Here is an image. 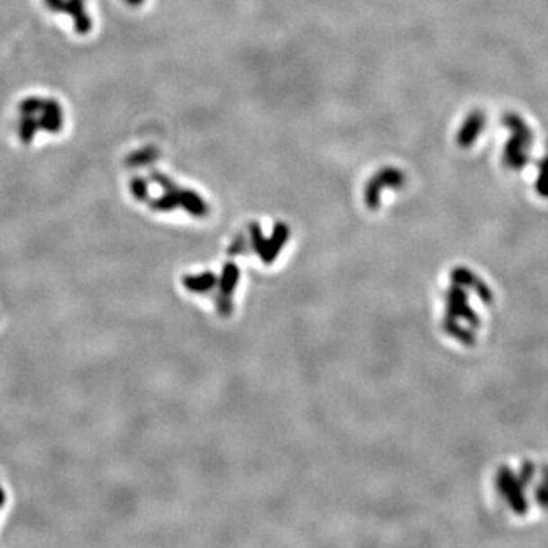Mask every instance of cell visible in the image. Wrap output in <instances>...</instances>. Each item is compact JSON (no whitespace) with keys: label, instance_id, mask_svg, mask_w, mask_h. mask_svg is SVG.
I'll list each match as a JSON object with an SVG mask.
<instances>
[{"label":"cell","instance_id":"cell-1","mask_svg":"<svg viewBox=\"0 0 548 548\" xmlns=\"http://www.w3.org/2000/svg\"><path fill=\"white\" fill-rule=\"evenodd\" d=\"M13 131L20 144L31 145L59 138L67 127V110L52 94H28L15 105Z\"/></svg>","mask_w":548,"mask_h":548},{"label":"cell","instance_id":"cell-2","mask_svg":"<svg viewBox=\"0 0 548 548\" xmlns=\"http://www.w3.org/2000/svg\"><path fill=\"white\" fill-rule=\"evenodd\" d=\"M45 10L57 17L69 20L70 30L76 35H87L94 28L92 0H41Z\"/></svg>","mask_w":548,"mask_h":548},{"label":"cell","instance_id":"cell-3","mask_svg":"<svg viewBox=\"0 0 548 548\" xmlns=\"http://www.w3.org/2000/svg\"><path fill=\"white\" fill-rule=\"evenodd\" d=\"M495 486H497L499 494L503 495L506 503L509 504L510 509L514 510L515 514L519 515V517H524V515L527 514L529 501H527V497H526V492H524L526 488L521 483L518 474H515L509 466H501L497 471Z\"/></svg>","mask_w":548,"mask_h":548},{"label":"cell","instance_id":"cell-4","mask_svg":"<svg viewBox=\"0 0 548 548\" xmlns=\"http://www.w3.org/2000/svg\"><path fill=\"white\" fill-rule=\"evenodd\" d=\"M448 311H450L451 317H460L472 327H480L479 314L470 307L464 288L460 287V285L451 288L448 292Z\"/></svg>","mask_w":548,"mask_h":548},{"label":"cell","instance_id":"cell-5","mask_svg":"<svg viewBox=\"0 0 548 548\" xmlns=\"http://www.w3.org/2000/svg\"><path fill=\"white\" fill-rule=\"evenodd\" d=\"M453 279L460 287L468 288L477 294L480 301L490 305L494 301V292L490 290V285H486L475 273L471 272L468 268L459 267L453 272Z\"/></svg>","mask_w":548,"mask_h":548},{"label":"cell","instance_id":"cell-6","mask_svg":"<svg viewBox=\"0 0 548 548\" xmlns=\"http://www.w3.org/2000/svg\"><path fill=\"white\" fill-rule=\"evenodd\" d=\"M445 329L450 332L451 336L457 338L460 343H463L464 346H474L475 345V336L470 329H464V328L460 327L457 321L453 320V319H448V320L445 321Z\"/></svg>","mask_w":548,"mask_h":548},{"label":"cell","instance_id":"cell-7","mask_svg":"<svg viewBox=\"0 0 548 548\" xmlns=\"http://www.w3.org/2000/svg\"><path fill=\"white\" fill-rule=\"evenodd\" d=\"M541 477L543 479L536 484V490H535V499L543 509H548V466L544 468Z\"/></svg>","mask_w":548,"mask_h":548},{"label":"cell","instance_id":"cell-8","mask_svg":"<svg viewBox=\"0 0 548 548\" xmlns=\"http://www.w3.org/2000/svg\"><path fill=\"white\" fill-rule=\"evenodd\" d=\"M536 474H538V468H536V464L534 462H530V460L523 462L521 468H519L518 477L521 480V483L524 484V488L534 484Z\"/></svg>","mask_w":548,"mask_h":548},{"label":"cell","instance_id":"cell-9","mask_svg":"<svg viewBox=\"0 0 548 548\" xmlns=\"http://www.w3.org/2000/svg\"><path fill=\"white\" fill-rule=\"evenodd\" d=\"M4 503H5V494H4V490H0V508L4 506Z\"/></svg>","mask_w":548,"mask_h":548}]
</instances>
